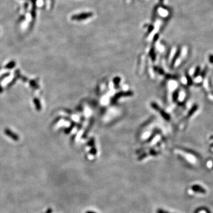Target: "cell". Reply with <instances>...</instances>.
<instances>
[{
  "label": "cell",
  "instance_id": "7a4b0ae2",
  "mask_svg": "<svg viewBox=\"0 0 213 213\" xmlns=\"http://www.w3.org/2000/svg\"><path fill=\"white\" fill-rule=\"evenodd\" d=\"M92 14L91 13H84L81 14L79 15H76V16H74L72 17V20H84V18H86L88 17H90L91 16Z\"/></svg>",
  "mask_w": 213,
  "mask_h": 213
},
{
  "label": "cell",
  "instance_id": "6da1fadb",
  "mask_svg": "<svg viewBox=\"0 0 213 213\" xmlns=\"http://www.w3.org/2000/svg\"><path fill=\"white\" fill-rule=\"evenodd\" d=\"M192 191L194 192H197V193H201V194H205L206 193V190H205L204 188L202 186H200L199 185H194L193 186L191 187Z\"/></svg>",
  "mask_w": 213,
  "mask_h": 213
},
{
  "label": "cell",
  "instance_id": "7c38bea8",
  "mask_svg": "<svg viewBox=\"0 0 213 213\" xmlns=\"http://www.w3.org/2000/svg\"><path fill=\"white\" fill-rule=\"evenodd\" d=\"M85 213H97L94 212V211H87Z\"/></svg>",
  "mask_w": 213,
  "mask_h": 213
},
{
  "label": "cell",
  "instance_id": "5bb4252c",
  "mask_svg": "<svg viewBox=\"0 0 213 213\" xmlns=\"http://www.w3.org/2000/svg\"><path fill=\"white\" fill-rule=\"evenodd\" d=\"M210 146H211V147H213V143H212V144H211V145H210Z\"/></svg>",
  "mask_w": 213,
  "mask_h": 213
},
{
  "label": "cell",
  "instance_id": "277c9868",
  "mask_svg": "<svg viewBox=\"0 0 213 213\" xmlns=\"http://www.w3.org/2000/svg\"><path fill=\"white\" fill-rule=\"evenodd\" d=\"M5 132H6V134H7V136H10V137H11L12 139L15 140H18V136L16 135V134H14V133H12L11 131H10L8 129H6V131H5Z\"/></svg>",
  "mask_w": 213,
  "mask_h": 213
},
{
  "label": "cell",
  "instance_id": "5b68a950",
  "mask_svg": "<svg viewBox=\"0 0 213 213\" xmlns=\"http://www.w3.org/2000/svg\"><path fill=\"white\" fill-rule=\"evenodd\" d=\"M201 73V68L200 67V66H197L195 69V72L194 73V77H197V76H199V75Z\"/></svg>",
  "mask_w": 213,
  "mask_h": 213
},
{
  "label": "cell",
  "instance_id": "52a82bcc",
  "mask_svg": "<svg viewBox=\"0 0 213 213\" xmlns=\"http://www.w3.org/2000/svg\"><path fill=\"white\" fill-rule=\"evenodd\" d=\"M34 102H35V103L36 104V108H37V110H40V108H41V106H40V105L39 101L37 99H36V98H35V99H34Z\"/></svg>",
  "mask_w": 213,
  "mask_h": 213
},
{
  "label": "cell",
  "instance_id": "ba28073f",
  "mask_svg": "<svg viewBox=\"0 0 213 213\" xmlns=\"http://www.w3.org/2000/svg\"><path fill=\"white\" fill-rule=\"evenodd\" d=\"M15 64H16L15 63V62H12L10 63L9 64H8V65L6 66V68H8V69H11V68H12L14 67V66H15Z\"/></svg>",
  "mask_w": 213,
  "mask_h": 213
},
{
  "label": "cell",
  "instance_id": "4fadbf2b",
  "mask_svg": "<svg viewBox=\"0 0 213 213\" xmlns=\"http://www.w3.org/2000/svg\"><path fill=\"white\" fill-rule=\"evenodd\" d=\"M2 92V88L0 86V92Z\"/></svg>",
  "mask_w": 213,
  "mask_h": 213
},
{
  "label": "cell",
  "instance_id": "8fae6325",
  "mask_svg": "<svg viewBox=\"0 0 213 213\" xmlns=\"http://www.w3.org/2000/svg\"><path fill=\"white\" fill-rule=\"evenodd\" d=\"M206 73H207V68H205V69H204L203 71L202 72V73H201V76H202V78L205 77V74H206Z\"/></svg>",
  "mask_w": 213,
  "mask_h": 213
},
{
  "label": "cell",
  "instance_id": "9c48e42d",
  "mask_svg": "<svg viewBox=\"0 0 213 213\" xmlns=\"http://www.w3.org/2000/svg\"><path fill=\"white\" fill-rule=\"evenodd\" d=\"M156 213H169L168 211H165V210H162V209H158V210H157V211H156Z\"/></svg>",
  "mask_w": 213,
  "mask_h": 213
},
{
  "label": "cell",
  "instance_id": "8992f818",
  "mask_svg": "<svg viewBox=\"0 0 213 213\" xmlns=\"http://www.w3.org/2000/svg\"><path fill=\"white\" fill-rule=\"evenodd\" d=\"M198 107L197 105H194V106L192 107L191 110L190 111V112H189V115L191 116V115H192V114H194V113H195V112L198 109Z\"/></svg>",
  "mask_w": 213,
  "mask_h": 213
},
{
  "label": "cell",
  "instance_id": "3957f363",
  "mask_svg": "<svg viewBox=\"0 0 213 213\" xmlns=\"http://www.w3.org/2000/svg\"><path fill=\"white\" fill-rule=\"evenodd\" d=\"M33 3V8L31 10V16H32L33 20L35 21V17H36V0H31Z\"/></svg>",
  "mask_w": 213,
  "mask_h": 213
},
{
  "label": "cell",
  "instance_id": "30bf717a",
  "mask_svg": "<svg viewBox=\"0 0 213 213\" xmlns=\"http://www.w3.org/2000/svg\"><path fill=\"white\" fill-rule=\"evenodd\" d=\"M208 59L210 62L213 64V55H210L208 57Z\"/></svg>",
  "mask_w": 213,
  "mask_h": 213
},
{
  "label": "cell",
  "instance_id": "9a60e30c",
  "mask_svg": "<svg viewBox=\"0 0 213 213\" xmlns=\"http://www.w3.org/2000/svg\"></svg>",
  "mask_w": 213,
  "mask_h": 213
}]
</instances>
